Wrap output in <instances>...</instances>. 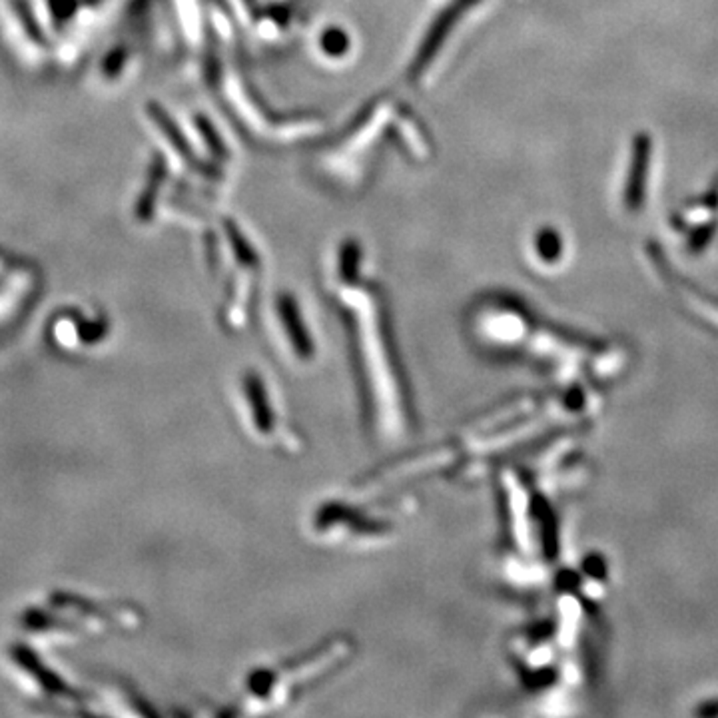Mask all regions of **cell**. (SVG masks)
I'll return each instance as SVG.
<instances>
[{
    "label": "cell",
    "mask_w": 718,
    "mask_h": 718,
    "mask_svg": "<svg viewBox=\"0 0 718 718\" xmlns=\"http://www.w3.org/2000/svg\"><path fill=\"white\" fill-rule=\"evenodd\" d=\"M359 302L342 310L359 407L369 437L394 446L414 433V399L384 308L372 295Z\"/></svg>",
    "instance_id": "obj_1"
},
{
    "label": "cell",
    "mask_w": 718,
    "mask_h": 718,
    "mask_svg": "<svg viewBox=\"0 0 718 718\" xmlns=\"http://www.w3.org/2000/svg\"><path fill=\"white\" fill-rule=\"evenodd\" d=\"M355 657V642L347 635H333L298 657L253 669L241 682L234 701L236 714L263 716L288 711L302 696L312 692Z\"/></svg>",
    "instance_id": "obj_2"
},
{
    "label": "cell",
    "mask_w": 718,
    "mask_h": 718,
    "mask_svg": "<svg viewBox=\"0 0 718 718\" xmlns=\"http://www.w3.org/2000/svg\"><path fill=\"white\" fill-rule=\"evenodd\" d=\"M415 499L392 491H359L347 487L315 505L310 517L312 535L320 543L345 549L382 547L397 537Z\"/></svg>",
    "instance_id": "obj_3"
},
{
    "label": "cell",
    "mask_w": 718,
    "mask_h": 718,
    "mask_svg": "<svg viewBox=\"0 0 718 718\" xmlns=\"http://www.w3.org/2000/svg\"><path fill=\"white\" fill-rule=\"evenodd\" d=\"M238 417L248 436L278 456L295 457L305 449V437L288 417L276 387L258 365L241 369L234 384Z\"/></svg>",
    "instance_id": "obj_4"
},
{
    "label": "cell",
    "mask_w": 718,
    "mask_h": 718,
    "mask_svg": "<svg viewBox=\"0 0 718 718\" xmlns=\"http://www.w3.org/2000/svg\"><path fill=\"white\" fill-rule=\"evenodd\" d=\"M276 332L283 357L295 367H308L318 362V342L305 323L303 313L292 298H282L276 308Z\"/></svg>",
    "instance_id": "obj_5"
},
{
    "label": "cell",
    "mask_w": 718,
    "mask_h": 718,
    "mask_svg": "<svg viewBox=\"0 0 718 718\" xmlns=\"http://www.w3.org/2000/svg\"><path fill=\"white\" fill-rule=\"evenodd\" d=\"M651 138L647 134H639L632 142L629 178L625 184V208L629 212H639L645 204L647 196V174L651 166Z\"/></svg>",
    "instance_id": "obj_6"
},
{
    "label": "cell",
    "mask_w": 718,
    "mask_h": 718,
    "mask_svg": "<svg viewBox=\"0 0 718 718\" xmlns=\"http://www.w3.org/2000/svg\"><path fill=\"white\" fill-rule=\"evenodd\" d=\"M538 246V256L545 262H555L561 258V238H559L555 231L545 230L541 236L537 240Z\"/></svg>",
    "instance_id": "obj_7"
},
{
    "label": "cell",
    "mask_w": 718,
    "mask_h": 718,
    "mask_svg": "<svg viewBox=\"0 0 718 718\" xmlns=\"http://www.w3.org/2000/svg\"><path fill=\"white\" fill-rule=\"evenodd\" d=\"M696 714H701V716H718V696L713 701L703 703L699 706V711H696Z\"/></svg>",
    "instance_id": "obj_8"
}]
</instances>
